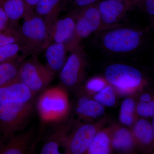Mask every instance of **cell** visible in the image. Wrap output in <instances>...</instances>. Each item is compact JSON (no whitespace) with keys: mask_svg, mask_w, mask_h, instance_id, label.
<instances>
[{"mask_svg":"<svg viewBox=\"0 0 154 154\" xmlns=\"http://www.w3.org/2000/svg\"><path fill=\"white\" fill-rule=\"evenodd\" d=\"M75 27V19L71 14H67L65 17H59L48 32L46 47L52 42L66 43L72 37Z\"/></svg>","mask_w":154,"mask_h":154,"instance_id":"9a60e30c","label":"cell"},{"mask_svg":"<svg viewBox=\"0 0 154 154\" xmlns=\"http://www.w3.org/2000/svg\"><path fill=\"white\" fill-rule=\"evenodd\" d=\"M133 136L138 149L143 152H150L153 149L154 127L144 118L137 119L132 126Z\"/></svg>","mask_w":154,"mask_h":154,"instance_id":"2e32d148","label":"cell"},{"mask_svg":"<svg viewBox=\"0 0 154 154\" xmlns=\"http://www.w3.org/2000/svg\"><path fill=\"white\" fill-rule=\"evenodd\" d=\"M137 7L142 8L150 16L154 15V0H140Z\"/></svg>","mask_w":154,"mask_h":154,"instance_id":"f546056e","label":"cell"},{"mask_svg":"<svg viewBox=\"0 0 154 154\" xmlns=\"http://www.w3.org/2000/svg\"><path fill=\"white\" fill-rule=\"evenodd\" d=\"M63 0H39L34 7V12L44 20L47 33L63 11Z\"/></svg>","mask_w":154,"mask_h":154,"instance_id":"ac0fdd59","label":"cell"},{"mask_svg":"<svg viewBox=\"0 0 154 154\" xmlns=\"http://www.w3.org/2000/svg\"><path fill=\"white\" fill-rule=\"evenodd\" d=\"M28 6L30 12L34 11V7L39 0H24Z\"/></svg>","mask_w":154,"mask_h":154,"instance_id":"1f68e13d","label":"cell"},{"mask_svg":"<svg viewBox=\"0 0 154 154\" xmlns=\"http://www.w3.org/2000/svg\"><path fill=\"white\" fill-rule=\"evenodd\" d=\"M0 6L8 17L11 26L19 25V21L26 14L32 13L24 0H0Z\"/></svg>","mask_w":154,"mask_h":154,"instance_id":"ffe728a7","label":"cell"},{"mask_svg":"<svg viewBox=\"0 0 154 154\" xmlns=\"http://www.w3.org/2000/svg\"><path fill=\"white\" fill-rule=\"evenodd\" d=\"M104 121L80 124L75 122L63 146L66 154H86L94 137L102 128Z\"/></svg>","mask_w":154,"mask_h":154,"instance_id":"9c48e42d","label":"cell"},{"mask_svg":"<svg viewBox=\"0 0 154 154\" xmlns=\"http://www.w3.org/2000/svg\"><path fill=\"white\" fill-rule=\"evenodd\" d=\"M36 96L18 78L0 87V106L8 103L35 102Z\"/></svg>","mask_w":154,"mask_h":154,"instance_id":"7c38bea8","label":"cell"},{"mask_svg":"<svg viewBox=\"0 0 154 154\" xmlns=\"http://www.w3.org/2000/svg\"><path fill=\"white\" fill-rule=\"evenodd\" d=\"M35 102L0 106V144L28 126L35 110Z\"/></svg>","mask_w":154,"mask_h":154,"instance_id":"7a4b0ae2","label":"cell"},{"mask_svg":"<svg viewBox=\"0 0 154 154\" xmlns=\"http://www.w3.org/2000/svg\"><path fill=\"white\" fill-rule=\"evenodd\" d=\"M60 71V85L75 92L82 87L88 67V57L81 44L72 51Z\"/></svg>","mask_w":154,"mask_h":154,"instance_id":"ba28073f","label":"cell"},{"mask_svg":"<svg viewBox=\"0 0 154 154\" xmlns=\"http://www.w3.org/2000/svg\"><path fill=\"white\" fill-rule=\"evenodd\" d=\"M34 132L33 129L17 133L0 144V154H27L33 151Z\"/></svg>","mask_w":154,"mask_h":154,"instance_id":"5bb4252c","label":"cell"},{"mask_svg":"<svg viewBox=\"0 0 154 154\" xmlns=\"http://www.w3.org/2000/svg\"><path fill=\"white\" fill-rule=\"evenodd\" d=\"M19 29L22 43L30 55H38L44 51L47 46V29L41 17L34 11L26 14Z\"/></svg>","mask_w":154,"mask_h":154,"instance_id":"52a82bcc","label":"cell"},{"mask_svg":"<svg viewBox=\"0 0 154 154\" xmlns=\"http://www.w3.org/2000/svg\"><path fill=\"white\" fill-rule=\"evenodd\" d=\"M22 54L30 56L26 48L21 43L14 42L5 45L0 47V63Z\"/></svg>","mask_w":154,"mask_h":154,"instance_id":"cb8c5ba5","label":"cell"},{"mask_svg":"<svg viewBox=\"0 0 154 154\" xmlns=\"http://www.w3.org/2000/svg\"><path fill=\"white\" fill-rule=\"evenodd\" d=\"M152 97L149 94L145 93L142 94L140 97L139 101L143 102H149L153 100Z\"/></svg>","mask_w":154,"mask_h":154,"instance_id":"d6a6232c","label":"cell"},{"mask_svg":"<svg viewBox=\"0 0 154 154\" xmlns=\"http://www.w3.org/2000/svg\"><path fill=\"white\" fill-rule=\"evenodd\" d=\"M77 99L74 106V112L77 116L76 122L81 120H93L101 118L105 113V107L80 90L76 91Z\"/></svg>","mask_w":154,"mask_h":154,"instance_id":"4fadbf2b","label":"cell"},{"mask_svg":"<svg viewBox=\"0 0 154 154\" xmlns=\"http://www.w3.org/2000/svg\"><path fill=\"white\" fill-rule=\"evenodd\" d=\"M111 146L113 150L123 153H129L137 148L131 130L114 125L108 128Z\"/></svg>","mask_w":154,"mask_h":154,"instance_id":"e0dca14e","label":"cell"},{"mask_svg":"<svg viewBox=\"0 0 154 154\" xmlns=\"http://www.w3.org/2000/svg\"><path fill=\"white\" fill-rule=\"evenodd\" d=\"M140 0H103L98 3L102 31L121 26L120 22Z\"/></svg>","mask_w":154,"mask_h":154,"instance_id":"30bf717a","label":"cell"},{"mask_svg":"<svg viewBox=\"0 0 154 154\" xmlns=\"http://www.w3.org/2000/svg\"><path fill=\"white\" fill-rule=\"evenodd\" d=\"M98 2L69 13L75 17V27L72 37L66 43L68 52H71L80 45L82 39L95 32L102 31Z\"/></svg>","mask_w":154,"mask_h":154,"instance_id":"5b68a950","label":"cell"},{"mask_svg":"<svg viewBox=\"0 0 154 154\" xmlns=\"http://www.w3.org/2000/svg\"><path fill=\"white\" fill-rule=\"evenodd\" d=\"M100 0H63V11L67 14L95 4Z\"/></svg>","mask_w":154,"mask_h":154,"instance_id":"83f0119b","label":"cell"},{"mask_svg":"<svg viewBox=\"0 0 154 154\" xmlns=\"http://www.w3.org/2000/svg\"><path fill=\"white\" fill-rule=\"evenodd\" d=\"M137 114L143 118L154 117V101L153 99L149 102L139 101L136 107Z\"/></svg>","mask_w":154,"mask_h":154,"instance_id":"f1b7e54d","label":"cell"},{"mask_svg":"<svg viewBox=\"0 0 154 154\" xmlns=\"http://www.w3.org/2000/svg\"><path fill=\"white\" fill-rule=\"evenodd\" d=\"M45 51L46 66L54 74L60 71L66 60L68 52L65 43L52 42L48 45Z\"/></svg>","mask_w":154,"mask_h":154,"instance_id":"d6986e66","label":"cell"},{"mask_svg":"<svg viewBox=\"0 0 154 154\" xmlns=\"http://www.w3.org/2000/svg\"><path fill=\"white\" fill-rule=\"evenodd\" d=\"M108 84L105 78L93 77L86 82L84 86V91L85 94L94 95L101 91Z\"/></svg>","mask_w":154,"mask_h":154,"instance_id":"4316f807","label":"cell"},{"mask_svg":"<svg viewBox=\"0 0 154 154\" xmlns=\"http://www.w3.org/2000/svg\"><path fill=\"white\" fill-rule=\"evenodd\" d=\"M10 26L11 25L8 17L0 6V31L5 30Z\"/></svg>","mask_w":154,"mask_h":154,"instance_id":"4dcf8cb0","label":"cell"},{"mask_svg":"<svg viewBox=\"0 0 154 154\" xmlns=\"http://www.w3.org/2000/svg\"><path fill=\"white\" fill-rule=\"evenodd\" d=\"M50 125L52 129L45 138L40 151L41 154H60L63 146L74 124V120L69 119Z\"/></svg>","mask_w":154,"mask_h":154,"instance_id":"8fae6325","label":"cell"},{"mask_svg":"<svg viewBox=\"0 0 154 154\" xmlns=\"http://www.w3.org/2000/svg\"><path fill=\"white\" fill-rule=\"evenodd\" d=\"M19 28V25L11 26L5 30L0 31V47L14 42H18L23 45Z\"/></svg>","mask_w":154,"mask_h":154,"instance_id":"484cf974","label":"cell"},{"mask_svg":"<svg viewBox=\"0 0 154 154\" xmlns=\"http://www.w3.org/2000/svg\"><path fill=\"white\" fill-rule=\"evenodd\" d=\"M36 98L35 109L42 124L51 125L69 118L72 107L68 91L60 84L48 87Z\"/></svg>","mask_w":154,"mask_h":154,"instance_id":"6da1fadb","label":"cell"},{"mask_svg":"<svg viewBox=\"0 0 154 154\" xmlns=\"http://www.w3.org/2000/svg\"><path fill=\"white\" fill-rule=\"evenodd\" d=\"M136 104L131 98L125 99L120 106L119 120L121 124L128 127H132L137 119L136 110Z\"/></svg>","mask_w":154,"mask_h":154,"instance_id":"603a6c76","label":"cell"},{"mask_svg":"<svg viewBox=\"0 0 154 154\" xmlns=\"http://www.w3.org/2000/svg\"><path fill=\"white\" fill-rule=\"evenodd\" d=\"M108 128L98 131L86 154H109L113 152Z\"/></svg>","mask_w":154,"mask_h":154,"instance_id":"7402d4cb","label":"cell"},{"mask_svg":"<svg viewBox=\"0 0 154 154\" xmlns=\"http://www.w3.org/2000/svg\"><path fill=\"white\" fill-rule=\"evenodd\" d=\"M102 37V46L107 51L117 54L134 52L142 45V31L121 26L106 30Z\"/></svg>","mask_w":154,"mask_h":154,"instance_id":"3957f363","label":"cell"},{"mask_svg":"<svg viewBox=\"0 0 154 154\" xmlns=\"http://www.w3.org/2000/svg\"><path fill=\"white\" fill-rule=\"evenodd\" d=\"M116 94L114 87L108 84L101 91L93 95V99L104 107H113L116 103Z\"/></svg>","mask_w":154,"mask_h":154,"instance_id":"d4e9b609","label":"cell"},{"mask_svg":"<svg viewBox=\"0 0 154 154\" xmlns=\"http://www.w3.org/2000/svg\"><path fill=\"white\" fill-rule=\"evenodd\" d=\"M28 57L22 54L0 63V87L17 79L20 65Z\"/></svg>","mask_w":154,"mask_h":154,"instance_id":"44dd1931","label":"cell"},{"mask_svg":"<svg viewBox=\"0 0 154 154\" xmlns=\"http://www.w3.org/2000/svg\"><path fill=\"white\" fill-rule=\"evenodd\" d=\"M38 55L32 54L22 61L17 77L37 97L49 87L55 75L46 65L40 62Z\"/></svg>","mask_w":154,"mask_h":154,"instance_id":"277c9868","label":"cell"},{"mask_svg":"<svg viewBox=\"0 0 154 154\" xmlns=\"http://www.w3.org/2000/svg\"><path fill=\"white\" fill-rule=\"evenodd\" d=\"M105 79L114 87L116 94H132L143 84L141 72L134 67L122 63H114L107 67L105 72Z\"/></svg>","mask_w":154,"mask_h":154,"instance_id":"8992f818","label":"cell"}]
</instances>
